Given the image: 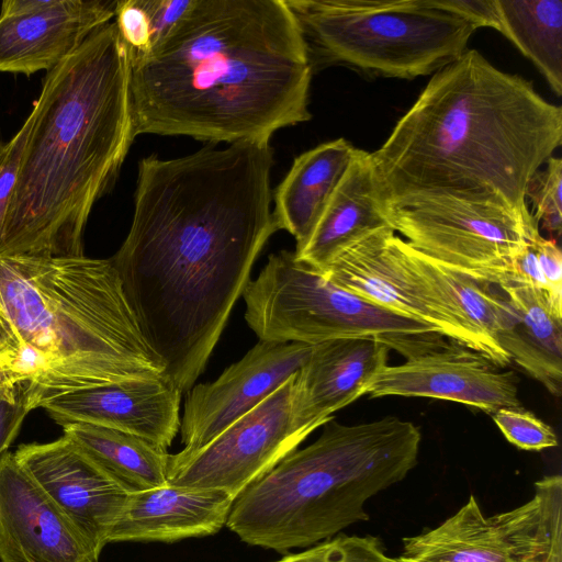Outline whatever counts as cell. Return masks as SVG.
I'll return each mask as SVG.
<instances>
[{
	"label": "cell",
	"mask_w": 562,
	"mask_h": 562,
	"mask_svg": "<svg viewBox=\"0 0 562 562\" xmlns=\"http://www.w3.org/2000/svg\"><path fill=\"white\" fill-rule=\"evenodd\" d=\"M112 0H4L0 72L31 76L56 67L115 14Z\"/></svg>",
	"instance_id": "obj_16"
},
{
	"label": "cell",
	"mask_w": 562,
	"mask_h": 562,
	"mask_svg": "<svg viewBox=\"0 0 562 562\" xmlns=\"http://www.w3.org/2000/svg\"><path fill=\"white\" fill-rule=\"evenodd\" d=\"M273 562H398L385 553L378 537L337 536L310 547L299 553L286 554Z\"/></svg>",
	"instance_id": "obj_28"
},
{
	"label": "cell",
	"mask_w": 562,
	"mask_h": 562,
	"mask_svg": "<svg viewBox=\"0 0 562 562\" xmlns=\"http://www.w3.org/2000/svg\"><path fill=\"white\" fill-rule=\"evenodd\" d=\"M438 9L459 15L475 29L492 27L501 33V13L497 0H430Z\"/></svg>",
	"instance_id": "obj_34"
},
{
	"label": "cell",
	"mask_w": 562,
	"mask_h": 562,
	"mask_svg": "<svg viewBox=\"0 0 562 562\" xmlns=\"http://www.w3.org/2000/svg\"><path fill=\"white\" fill-rule=\"evenodd\" d=\"M269 142L138 164L130 232L110 258L143 336L181 393L203 372L278 229Z\"/></svg>",
	"instance_id": "obj_1"
},
{
	"label": "cell",
	"mask_w": 562,
	"mask_h": 562,
	"mask_svg": "<svg viewBox=\"0 0 562 562\" xmlns=\"http://www.w3.org/2000/svg\"><path fill=\"white\" fill-rule=\"evenodd\" d=\"M130 54L115 22L46 72L9 204L0 257L83 255L95 202L113 186L134 133Z\"/></svg>",
	"instance_id": "obj_4"
},
{
	"label": "cell",
	"mask_w": 562,
	"mask_h": 562,
	"mask_svg": "<svg viewBox=\"0 0 562 562\" xmlns=\"http://www.w3.org/2000/svg\"><path fill=\"white\" fill-rule=\"evenodd\" d=\"M314 346L260 340L215 381L192 386L180 419L183 449L170 458L190 457L259 405L301 369Z\"/></svg>",
	"instance_id": "obj_13"
},
{
	"label": "cell",
	"mask_w": 562,
	"mask_h": 562,
	"mask_svg": "<svg viewBox=\"0 0 562 562\" xmlns=\"http://www.w3.org/2000/svg\"><path fill=\"white\" fill-rule=\"evenodd\" d=\"M0 561L99 562L69 518L9 451L0 458Z\"/></svg>",
	"instance_id": "obj_17"
},
{
	"label": "cell",
	"mask_w": 562,
	"mask_h": 562,
	"mask_svg": "<svg viewBox=\"0 0 562 562\" xmlns=\"http://www.w3.org/2000/svg\"><path fill=\"white\" fill-rule=\"evenodd\" d=\"M23 382H27L16 371L0 363V392L16 387Z\"/></svg>",
	"instance_id": "obj_36"
},
{
	"label": "cell",
	"mask_w": 562,
	"mask_h": 562,
	"mask_svg": "<svg viewBox=\"0 0 562 562\" xmlns=\"http://www.w3.org/2000/svg\"><path fill=\"white\" fill-rule=\"evenodd\" d=\"M64 436L130 493L167 484L170 454L136 435L88 423L60 424Z\"/></svg>",
	"instance_id": "obj_25"
},
{
	"label": "cell",
	"mask_w": 562,
	"mask_h": 562,
	"mask_svg": "<svg viewBox=\"0 0 562 562\" xmlns=\"http://www.w3.org/2000/svg\"><path fill=\"white\" fill-rule=\"evenodd\" d=\"M539 269L547 288V296L554 312L562 316V254L557 239L544 238L540 231L532 236Z\"/></svg>",
	"instance_id": "obj_33"
},
{
	"label": "cell",
	"mask_w": 562,
	"mask_h": 562,
	"mask_svg": "<svg viewBox=\"0 0 562 562\" xmlns=\"http://www.w3.org/2000/svg\"><path fill=\"white\" fill-rule=\"evenodd\" d=\"M34 408L37 406L29 382L0 392V458L8 452L24 418Z\"/></svg>",
	"instance_id": "obj_32"
},
{
	"label": "cell",
	"mask_w": 562,
	"mask_h": 562,
	"mask_svg": "<svg viewBox=\"0 0 562 562\" xmlns=\"http://www.w3.org/2000/svg\"><path fill=\"white\" fill-rule=\"evenodd\" d=\"M403 241L391 226L382 227L348 247L321 273L339 288L426 323L449 340L481 353L453 308L411 265Z\"/></svg>",
	"instance_id": "obj_12"
},
{
	"label": "cell",
	"mask_w": 562,
	"mask_h": 562,
	"mask_svg": "<svg viewBox=\"0 0 562 562\" xmlns=\"http://www.w3.org/2000/svg\"><path fill=\"white\" fill-rule=\"evenodd\" d=\"M385 226L390 224L371 153L359 149L296 256L323 272L348 247Z\"/></svg>",
	"instance_id": "obj_21"
},
{
	"label": "cell",
	"mask_w": 562,
	"mask_h": 562,
	"mask_svg": "<svg viewBox=\"0 0 562 562\" xmlns=\"http://www.w3.org/2000/svg\"><path fill=\"white\" fill-rule=\"evenodd\" d=\"M358 150L345 138H337L293 160L274 192L272 214L277 229H285L295 238V254L306 246Z\"/></svg>",
	"instance_id": "obj_22"
},
{
	"label": "cell",
	"mask_w": 562,
	"mask_h": 562,
	"mask_svg": "<svg viewBox=\"0 0 562 562\" xmlns=\"http://www.w3.org/2000/svg\"><path fill=\"white\" fill-rule=\"evenodd\" d=\"M114 18L130 57L150 50V25L144 0L116 1Z\"/></svg>",
	"instance_id": "obj_31"
},
{
	"label": "cell",
	"mask_w": 562,
	"mask_h": 562,
	"mask_svg": "<svg viewBox=\"0 0 562 562\" xmlns=\"http://www.w3.org/2000/svg\"><path fill=\"white\" fill-rule=\"evenodd\" d=\"M403 248L417 273L457 313L479 344L481 353L498 368L509 364L512 360L497 340L513 315L505 294L495 292L494 284L419 252L405 240Z\"/></svg>",
	"instance_id": "obj_24"
},
{
	"label": "cell",
	"mask_w": 562,
	"mask_h": 562,
	"mask_svg": "<svg viewBox=\"0 0 562 562\" xmlns=\"http://www.w3.org/2000/svg\"><path fill=\"white\" fill-rule=\"evenodd\" d=\"M0 363L4 364L7 367H10V355H9V351H8L4 342L2 341L1 337H0Z\"/></svg>",
	"instance_id": "obj_37"
},
{
	"label": "cell",
	"mask_w": 562,
	"mask_h": 562,
	"mask_svg": "<svg viewBox=\"0 0 562 562\" xmlns=\"http://www.w3.org/2000/svg\"><path fill=\"white\" fill-rule=\"evenodd\" d=\"M501 33L562 94V0H497Z\"/></svg>",
	"instance_id": "obj_26"
},
{
	"label": "cell",
	"mask_w": 562,
	"mask_h": 562,
	"mask_svg": "<svg viewBox=\"0 0 562 562\" xmlns=\"http://www.w3.org/2000/svg\"><path fill=\"white\" fill-rule=\"evenodd\" d=\"M562 144V109L476 49L435 72L371 153L384 207L435 193L497 198L518 213L529 178Z\"/></svg>",
	"instance_id": "obj_3"
},
{
	"label": "cell",
	"mask_w": 562,
	"mask_h": 562,
	"mask_svg": "<svg viewBox=\"0 0 562 562\" xmlns=\"http://www.w3.org/2000/svg\"><path fill=\"white\" fill-rule=\"evenodd\" d=\"M491 416L505 438L519 449L540 451L558 445L554 430L521 406L499 408Z\"/></svg>",
	"instance_id": "obj_29"
},
{
	"label": "cell",
	"mask_w": 562,
	"mask_h": 562,
	"mask_svg": "<svg viewBox=\"0 0 562 562\" xmlns=\"http://www.w3.org/2000/svg\"><path fill=\"white\" fill-rule=\"evenodd\" d=\"M513 307L510 323L498 334L512 362L540 382L552 395L562 393V316L548 296L526 284L498 286Z\"/></svg>",
	"instance_id": "obj_23"
},
{
	"label": "cell",
	"mask_w": 562,
	"mask_h": 562,
	"mask_svg": "<svg viewBox=\"0 0 562 562\" xmlns=\"http://www.w3.org/2000/svg\"><path fill=\"white\" fill-rule=\"evenodd\" d=\"M419 428L395 416L345 425L334 418L234 501L226 526L249 546L286 553L369 520L364 504L416 467Z\"/></svg>",
	"instance_id": "obj_6"
},
{
	"label": "cell",
	"mask_w": 562,
	"mask_h": 562,
	"mask_svg": "<svg viewBox=\"0 0 562 562\" xmlns=\"http://www.w3.org/2000/svg\"><path fill=\"white\" fill-rule=\"evenodd\" d=\"M296 373L190 457L169 458L167 484L222 491L236 498L294 451L310 435L292 420Z\"/></svg>",
	"instance_id": "obj_11"
},
{
	"label": "cell",
	"mask_w": 562,
	"mask_h": 562,
	"mask_svg": "<svg viewBox=\"0 0 562 562\" xmlns=\"http://www.w3.org/2000/svg\"><path fill=\"white\" fill-rule=\"evenodd\" d=\"M544 165L529 178L525 200L538 225L555 239L562 232V159L552 156Z\"/></svg>",
	"instance_id": "obj_27"
},
{
	"label": "cell",
	"mask_w": 562,
	"mask_h": 562,
	"mask_svg": "<svg viewBox=\"0 0 562 562\" xmlns=\"http://www.w3.org/2000/svg\"><path fill=\"white\" fill-rule=\"evenodd\" d=\"M0 337L37 408L68 391L164 378L110 259L0 257Z\"/></svg>",
	"instance_id": "obj_5"
},
{
	"label": "cell",
	"mask_w": 562,
	"mask_h": 562,
	"mask_svg": "<svg viewBox=\"0 0 562 562\" xmlns=\"http://www.w3.org/2000/svg\"><path fill=\"white\" fill-rule=\"evenodd\" d=\"M241 295L245 319L265 341L317 345L334 339L374 338L406 359L446 342L435 327L331 283L294 251L271 254Z\"/></svg>",
	"instance_id": "obj_8"
},
{
	"label": "cell",
	"mask_w": 562,
	"mask_h": 562,
	"mask_svg": "<svg viewBox=\"0 0 562 562\" xmlns=\"http://www.w3.org/2000/svg\"><path fill=\"white\" fill-rule=\"evenodd\" d=\"M518 378L501 371L481 353L452 340L397 366H384L364 395L430 397L461 403L490 415L520 407Z\"/></svg>",
	"instance_id": "obj_15"
},
{
	"label": "cell",
	"mask_w": 562,
	"mask_h": 562,
	"mask_svg": "<svg viewBox=\"0 0 562 562\" xmlns=\"http://www.w3.org/2000/svg\"><path fill=\"white\" fill-rule=\"evenodd\" d=\"M234 501L222 491L170 484L131 493L108 542H173L210 536L226 525Z\"/></svg>",
	"instance_id": "obj_20"
},
{
	"label": "cell",
	"mask_w": 562,
	"mask_h": 562,
	"mask_svg": "<svg viewBox=\"0 0 562 562\" xmlns=\"http://www.w3.org/2000/svg\"><path fill=\"white\" fill-rule=\"evenodd\" d=\"M390 226L419 252L499 286L539 225L504 201L473 193H435L384 207Z\"/></svg>",
	"instance_id": "obj_9"
},
{
	"label": "cell",
	"mask_w": 562,
	"mask_h": 562,
	"mask_svg": "<svg viewBox=\"0 0 562 562\" xmlns=\"http://www.w3.org/2000/svg\"><path fill=\"white\" fill-rule=\"evenodd\" d=\"M181 391L165 378L110 382L45 398L57 423L80 422L142 437L167 450L180 429Z\"/></svg>",
	"instance_id": "obj_18"
},
{
	"label": "cell",
	"mask_w": 562,
	"mask_h": 562,
	"mask_svg": "<svg viewBox=\"0 0 562 562\" xmlns=\"http://www.w3.org/2000/svg\"><path fill=\"white\" fill-rule=\"evenodd\" d=\"M398 562H562V477L535 483L525 504L486 516L474 495L432 529L403 539Z\"/></svg>",
	"instance_id": "obj_10"
},
{
	"label": "cell",
	"mask_w": 562,
	"mask_h": 562,
	"mask_svg": "<svg viewBox=\"0 0 562 562\" xmlns=\"http://www.w3.org/2000/svg\"><path fill=\"white\" fill-rule=\"evenodd\" d=\"M130 63L136 136L269 142L311 119L313 67L285 0H192L168 36Z\"/></svg>",
	"instance_id": "obj_2"
},
{
	"label": "cell",
	"mask_w": 562,
	"mask_h": 562,
	"mask_svg": "<svg viewBox=\"0 0 562 562\" xmlns=\"http://www.w3.org/2000/svg\"><path fill=\"white\" fill-rule=\"evenodd\" d=\"M31 111L12 138L0 143V244L9 204L15 188L24 146L33 124Z\"/></svg>",
	"instance_id": "obj_30"
},
{
	"label": "cell",
	"mask_w": 562,
	"mask_h": 562,
	"mask_svg": "<svg viewBox=\"0 0 562 562\" xmlns=\"http://www.w3.org/2000/svg\"><path fill=\"white\" fill-rule=\"evenodd\" d=\"M191 3L192 0H144L150 25V50L168 36Z\"/></svg>",
	"instance_id": "obj_35"
},
{
	"label": "cell",
	"mask_w": 562,
	"mask_h": 562,
	"mask_svg": "<svg viewBox=\"0 0 562 562\" xmlns=\"http://www.w3.org/2000/svg\"><path fill=\"white\" fill-rule=\"evenodd\" d=\"M14 456L99 561L131 493L65 436L52 442L21 445Z\"/></svg>",
	"instance_id": "obj_14"
},
{
	"label": "cell",
	"mask_w": 562,
	"mask_h": 562,
	"mask_svg": "<svg viewBox=\"0 0 562 562\" xmlns=\"http://www.w3.org/2000/svg\"><path fill=\"white\" fill-rule=\"evenodd\" d=\"M390 348L374 338L327 340L314 346L297 371L292 393V420L307 434L359 397L387 364Z\"/></svg>",
	"instance_id": "obj_19"
},
{
	"label": "cell",
	"mask_w": 562,
	"mask_h": 562,
	"mask_svg": "<svg viewBox=\"0 0 562 562\" xmlns=\"http://www.w3.org/2000/svg\"><path fill=\"white\" fill-rule=\"evenodd\" d=\"M312 67L414 79L459 59L476 30L430 0H285Z\"/></svg>",
	"instance_id": "obj_7"
}]
</instances>
